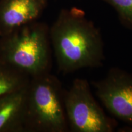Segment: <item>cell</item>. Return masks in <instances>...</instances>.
Listing matches in <instances>:
<instances>
[{"label": "cell", "mask_w": 132, "mask_h": 132, "mask_svg": "<svg viewBox=\"0 0 132 132\" xmlns=\"http://www.w3.org/2000/svg\"><path fill=\"white\" fill-rule=\"evenodd\" d=\"M27 86L0 96V132H25Z\"/></svg>", "instance_id": "52a82bcc"}, {"label": "cell", "mask_w": 132, "mask_h": 132, "mask_svg": "<svg viewBox=\"0 0 132 132\" xmlns=\"http://www.w3.org/2000/svg\"><path fill=\"white\" fill-rule=\"evenodd\" d=\"M0 61L30 78L50 72L48 26L32 22L0 37Z\"/></svg>", "instance_id": "7a4b0ae2"}, {"label": "cell", "mask_w": 132, "mask_h": 132, "mask_svg": "<svg viewBox=\"0 0 132 132\" xmlns=\"http://www.w3.org/2000/svg\"><path fill=\"white\" fill-rule=\"evenodd\" d=\"M111 6L122 23L132 28V0H102Z\"/></svg>", "instance_id": "9c48e42d"}, {"label": "cell", "mask_w": 132, "mask_h": 132, "mask_svg": "<svg viewBox=\"0 0 132 132\" xmlns=\"http://www.w3.org/2000/svg\"><path fill=\"white\" fill-rule=\"evenodd\" d=\"M118 131L119 132H132V126L127 125V126L123 127L119 129Z\"/></svg>", "instance_id": "30bf717a"}, {"label": "cell", "mask_w": 132, "mask_h": 132, "mask_svg": "<svg viewBox=\"0 0 132 132\" xmlns=\"http://www.w3.org/2000/svg\"><path fill=\"white\" fill-rule=\"evenodd\" d=\"M30 79L26 74L0 61V96L24 88Z\"/></svg>", "instance_id": "ba28073f"}, {"label": "cell", "mask_w": 132, "mask_h": 132, "mask_svg": "<svg viewBox=\"0 0 132 132\" xmlns=\"http://www.w3.org/2000/svg\"><path fill=\"white\" fill-rule=\"evenodd\" d=\"M95 94L113 116L132 126V75L118 67L103 79L91 82Z\"/></svg>", "instance_id": "5b68a950"}, {"label": "cell", "mask_w": 132, "mask_h": 132, "mask_svg": "<svg viewBox=\"0 0 132 132\" xmlns=\"http://www.w3.org/2000/svg\"><path fill=\"white\" fill-rule=\"evenodd\" d=\"M64 105L72 131L113 132L118 125L95 100L86 79H75L70 88L64 90Z\"/></svg>", "instance_id": "277c9868"}, {"label": "cell", "mask_w": 132, "mask_h": 132, "mask_svg": "<svg viewBox=\"0 0 132 132\" xmlns=\"http://www.w3.org/2000/svg\"><path fill=\"white\" fill-rule=\"evenodd\" d=\"M45 0H2L0 2V37L39 17Z\"/></svg>", "instance_id": "8992f818"}, {"label": "cell", "mask_w": 132, "mask_h": 132, "mask_svg": "<svg viewBox=\"0 0 132 132\" xmlns=\"http://www.w3.org/2000/svg\"><path fill=\"white\" fill-rule=\"evenodd\" d=\"M49 36L58 70L63 74L103 65L101 32L81 10H62L49 29Z\"/></svg>", "instance_id": "6da1fadb"}, {"label": "cell", "mask_w": 132, "mask_h": 132, "mask_svg": "<svg viewBox=\"0 0 132 132\" xmlns=\"http://www.w3.org/2000/svg\"><path fill=\"white\" fill-rule=\"evenodd\" d=\"M25 132H67L61 82L50 72L31 78L27 86Z\"/></svg>", "instance_id": "3957f363"}]
</instances>
